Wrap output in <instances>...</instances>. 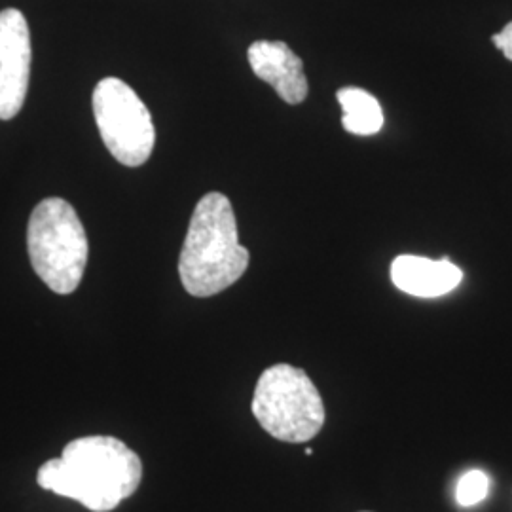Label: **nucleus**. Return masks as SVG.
Listing matches in <instances>:
<instances>
[{
  "mask_svg": "<svg viewBox=\"0 0 512 512\" xmlns=\"http://www.w3.org/2000/svg\"><path fill=\"white\" fill-rule=\"evenodd\" d=\"M251 408L260 427L283 442L311 440L325 425L321 393L302 368L285 363L262 372Z\"/></svg>",
  "mask_w": 512,
  "mask_h": 512,
  "instance_id": "obj_4",
  "label": "nucleus"
},
{
  "mask_svg": "<svg viewBox=\"0 0 512 512\" xmlns=\"http://www.w3.org/2000/svg\"><path fill=\"white\" fill-rule=\"evenodd\" d=\"M492 42H494V46L497 50H501V48H503V38H501V33L494 35V37H492Z\"/></svg>",
  "mask_w": 512,
  "mask_h": 512,
  "instance_id": "obj_12",
  "label": "nucleus"
},
{
  "mask_svg": "<svg viewBox=\"0 0 512 512\" xmlns=\"http://www.w3.org/2000/svg\"><path fill=\"white\" fill-rule=\"evenodd\" d=\"M38 486L82 503L93 512H109L139 490L141 458L114 437H84L69 442L63 456L38 469Z\"/></svg>",
  "mask_w": 512,
  "mask_h": 512,
  "instance_id": "obj_1",
  "label": "nucleus"
},
{
  "mask_svg": "<svg viewBox=\"0 0 512 512\" xmlns=\"http://www.w3.org/2000/svg\"><path fill=\"white\" fill-rule=\"evenodd\" d=\"M490 492V478L482 471H469L459 478L456 499L461 507H473Z\"/></svg>",
  "mask_w": 512,
  "mask_h": 512,
  "instance_id": "obj_10",
  "label": "nucleus"
},
{
  "mask_svg": "<svg viewBox=\"0 0 512 512\" xmlns=\"http://www.w3.org/2000/svg\"><path fill=\"white\" fill-rule=\"evenodd\" d=\"M391 279L399 291L418 298H439L452 293L463 272L448 258L433 260L425 256H397L391 264Z\"/></svg>",
  "mask_w": 512,
  "mask_h": 512,
  "instance_id": "obj_8",
  "label": "nucleus"
},
{
  "mask_svg": "<svg viewBox=\"0 0 512 512\" xmlns=\"http://www.w3.org/2000/svg\"><path fill=\"white\" fill-rule=\"evenodd\" d=\"M27 249L38 277L57 294L78 289L88 264V236L73 205L61 198L42 200L27 226Z\"/></svg>",
  "mask_w": 512,
  "mask_h": 512,
  "instance_id": "obj_3",
  "label": "nucleus"
},
{
  "mask_svg": "<svg viewBox=\"0 0 512 512\" xmlns=\"http://www.w3.org/2000/svg\"><path fill=\"white\" fill-rule=\"evenodd\" d=\"M93 116L114 160L128 167L147 164L156 145L152 114L120 78H105L93 92Z\"/></svg>",
  "mask_w": 512,
  "mask_h": 512,
  "instance_id": "obj_5",
  "label": "nucleus"
},
{
  "mask_svg": "<svg viewBox=\"0 0 512 512\" xmlns=\"http://www.w3.org/2000/svg\"><path fill=\"white\" fill-rule=\"evenodd\" d=\"M336 97L344 112L342 126L349 133L368 137L384 128V110L372 93L361 88H344Z\"/></svg>",
  "mask_w": 512,
  "mask_h": 512,
  "instance_id": "obj_9",
  "label": "nucleus"
},
{
  "mask_svg": "<svg viewBox=\"0 0 512 512\" xmlns=\"http://www.w3.org/2000/svg\"><path fill=\"white\" fill-rule=\"evenodd\" d=\"M249 65L253 73L270 84L277 95L289 103L300 105L310 93L304 63L281 40H256L249 46Z\"/></svg>",
  "mask_w": 512,
  "mask_h": 512,
  "instance_id": "obj_7",
  "label": "nucleus"
},
{
  "mask_svg": "<svg viewBox=\"0 0 512 512\" xmlns=\"http://www.w3.org/2000/svg\"><path fill=\"white\" fill-rule=\"evenodd\" d=\"M31 78V33L16 8L0 12V120H12L23 109Z\"/></svg>",
  "mask_w": 512,
  "mask_h": 512,
  "instance_id": "obj_6",
  "label": "nucleus"
},
{
  "mask_svg": "<svg viewBox=\"0 0 512 512\" xmlns=\"http://www.w3.org/2000/svg\"><path fill=\"white\" fill-rule=\"evenodd\" d=\"M501 38H503V48H501V52L503 55L512 61V21L501 31Z\"/></svg>",
  "mask_w": 512,
  "mask_h": 512,
  "instance_id": "obj_11",
  "label": "nucleus"
},
{
  "mask_svg": "<svg viewBox=\"0 0 512 512\" xmlns=\"http://www.w3.org/2000/svg\"><path fill=\"white\" fill-rule=\"evenodd\" d=\"M249 268V251L239 243L230 200L209 192L196 205L179 258L186 293L207 298L226 291Z\"/></svg>",
  "mask_w": 512,
  "mask_h": 512,
  "instance_id": "obj_2",
  "label": "nucleus"
}]
</instances>
